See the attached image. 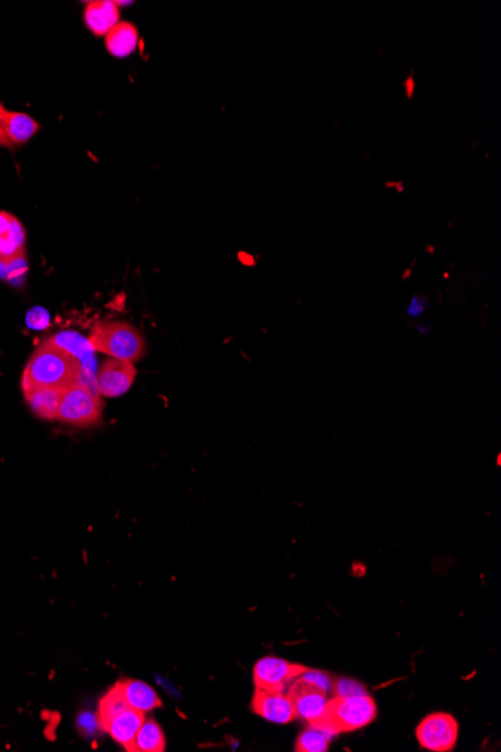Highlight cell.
Returning a JSON list of instances; mask_svg holds the SVG:
<instances>
[{
	"mask_svg": "<svg viewBox=\"0 0 501 752\" xmlns=\"http://www.w3.org/2000/svg\"><path fill=\"white\" fill-rule=\"evenodd\" d=\"M83 377L80 361L48 338L36 347L27 361L21 388L23 391L50 388L65 392L83 383Z\"/></svg>",
	"mask_w": 501,
	"mask_h": 752,
	"instance_id": "obj_1",
	"label": "cell"
},
{
	"mask_svg": "<svg viewBox=\"0 0 501 752\" xmlns=\"http://www.w3.org/2000/svg\"><path fill=\"white\" fill-rule=\"evenodd\" d=\"M332 691L335 692V697H353V695L368 694L365 686L350 679L335 680L332 683Z\"/></svg>",
	"mask_w": 501,
	"mask_h": 752,
	"instance_id": "obj_21",
	"label": "cell"
},
{
	"mask_svg": "<svg viewBox=\"0 0 501 752\" xmlns=\"http://www.w3.org/2000/svg\"><path fill=\"white\" fill-rule=\"evenodd\" d=\"M87 340L93 352L104 353L131 364L140 361L146 350V341L141 332L129 323L117 320L96 323Z\"/></svg>",
	"mask_w": 501,
	"mask_h": 752,
	"instance_id": "obj_2",
	"label": "cell"
},
{
	"mask_svg": "<svg viewBox=\"0 0 501 752\" xmlns=\"http://www.w3.org/2000/svg\"><path fill=\"white\" fill-rule=\"evenodd\" d=\"M50 340L65 349L66 352L71 353L74 358H77L80 361L81 368H83V373L90 377L95 359H93V349L90 347L87 338L81 337L74 331H62L54 334L53 337H50Z\"/></svg>",
	"mask_w": 501,
	"mask_h": 752,
	"instance_id": "obj_17",
	"label": "cell"
},
{
	"mask_svg": "<svg viewBox=\"0 0 501 752\" xmlns=\"http://www.w3.org/2000/svg\"><path fill=\"white\" fill-rule=\"evenodd\" d=\"M128 704L123 700L122 695L119 694L114 686H111L98 703V710H96V721H98L99 730H104L105 725L117 715V713L123 712L128 709Z\"/></svg>",
	"mask_w": 501,
	"mask_h": 752,
	"instance_id": "obj_20",
	"label": "cell"
},
{
	"mask_svg": "<svg viewBox=\"0 0 501 752\" xmlns=\"http://www.w3.org/2000/svg\"><path fill=\"white\" fill-rule=\"evenodd\" d=\"M426 308V299L423 298V296H414L413 301H411L410 307H408L407 313L410 314L411 317H417L419 314L423 313V310Z\"/></svg>",
	"mask_w": 501,
	"mask_h": 752,
	"instance_id": "obj_23",
	"label": "cell"
},
{
	"mask_svg": "<svg viewBox=\"0 0 501 752\" xmlns=\"http://www.w3.org/2000/svg\"><path fill=\"white\" fill-rule=\"evenodd\" d=\"M287 695L293 703L297 719L311 724V722L320 721L326 715L327 701H329L326 692L309 685L305 680L297 677L288 688Z\"/></svg>",
	"mask_w": 501,
	"mask_h": 752,
	"instance_id": "obj_8",
	"label": "cell"
},
{
	"mask_svg": "<svg viewBox=\"0 0 501 752\" xmlns=\"http://www.w3.org/2000/svg\"><path fill=\"white\" fill-rule=\"evenodd\" d=\"M0 127L14 148L32 140L41 130V124L23 112H12L0 103Z\"/></svg>",
	"mask_w": 501,
	"mask_h": 752,
	"instance_id": "obj_13",
	"label": "cell"
},
{
	"mask_svg": "<svg viewBox=\"0 0 501 752\" xmlns=\"http://www.w3.org/2000/svg\"><path fill=\"white\" fill-rule=\"evenodd\" d=\"M299 679L305 680L309 685L315 686V688L326 692V694L332 691V680H330V677L326 673H321V671L306 668L305 673L300 674Z\"/></svg>",
	"mask_w": 501,
	"mask_h": 752,
	"instance_id": "obj_22",
	"label": "cell"
},
{
	"mask_svg": "<svg viewBox=\"0 0 501 752\" xmlns=\"http://www.w3.org/2000/svg\"><path fill=\"white\" fill-rule=\"evenodd\" d=\"M252 710L272 724H288L296 721L293 703L287 692L267 691L255 688L251 703Z\"/></svg>",
	"mask_w": 501,
	"mask_h": 752,
	"instance_id": "obj_9",
	"label": "cell"
},
{
	"mask_svg": "<svg viewBox=\"0 0 501 752\" xmlns=\"http://www.w3.org/2000/svg\"><path fill=\"white\" fill-rule=\"evenodd\" d=\"M140 35L132 23L120 22L105 35V49L114 58H128L137 50Z\"/></svg>",
	"mask_w": 501,
	"mask_h": 752,
	"instance_id": "obj_15",
	"label": "cell"
},
{
	"mask_svg": "<svg viewBox=\"0 0 501 752\" xmlns=\"http://www.w3.org/2000/svg\"><path fill=\"white\" fill-rule=\"evenodd\" d=\"M26 256V230L15 215L0 211V263L14 265Z\"/></svg>",
	"mask_w": 501,
	"mask_h": 752,
	"instance_id": "obj_10",
	"label": "cell"
},
{
	"mask_svg": "<svg viewBox=\"0 0 501 752\" xmlns=\"http://www.w3.org/2000/svg\"><path fill=\"white\" fill-rule=\"evenodd\" d=\"M86 28L96 37H105L120 23L119 7L113 0H92L84 10Z\"/></svg>",
	"mask_w": 501,
	"mask_h": 752,
	"instance_id": "obj_14",
	"label": "cell"
},
{
	"mask_svg": "<svg viewBox=\"0 0 501 752\" xmlns=\"http://www.w3.org/2000/svg\"><path fill=\"white\" fill-rule=\"evenodd\" d=\"M459 727L449 713H431L420 721L416 737L423 749L434 752H449L455 748Z\"/></svg>",
	"mask_w": 501,
	"mask_h": 752,
	"instance_id": "obj_5",
	"label": "cell"
},
{
	"mask_svg": "<svg viewBox=\"0 0 501 752\" xmlns=\"http://www.w3.org/2000/svg\"><path fill=\"white\" fill-rule=\"evenodd\" d=\"M24 398L29 404L33 415L45 421H53L57 418L60 401H62L63 391L50 388L27 389L23 391Z\"/></svg>",
	"mask_w": 501,
	"mask_h": 752,
	"instance_id": "obj_16",
	"label": "cell"
},
{
	"mask_svg": "<svg viewBox=\"0 0 501 752\" xmlns=\"http://www.w3.org/2000/svg\"><path fill=\"white\" fill-rule=\"evenodd\" d=\"M306 667L276 656H264L252 670L255 688L267 689V691L287 692L291 683L305 673Z\"/></svg>",
	"mask_w": 501,
	"mask_h": 752,
	"instance_id": "obj_6",
	"label": "cell"
},
{
	"mask_svg": "<svg viewBox=\"0 0 501 752\" xmlns=\"http://www.w3.org/2000/svg\"><path fill=\"white\" fill-rule=\"evenodd\" d=\"M167 749L164 731L153 719H144L134 740L132 752H164Z\"/></svg>",
	"mask_w": 501,
	"mask_h": 752,
	"instance_id": "obj_19",
	"label": "cell"
},
{
	"mask_svg": "<svg viewBox=\"0 0 501 752\" xmlns=\"http://www.w3.org/2000/svg\"><path fill=\"white\" fill-rule=\"evenodd\" d=\"M0 148L14 149V146H12V143L9 142L8 137H6L5 131L2 130V127H0Z\"/></svg>",
	"mask_w": 501,
	"mask_h": 752,
	"instance_id": "obj_24",
	"label": "cell"
},
{
	"mask_svg": "<svg viewBox=\"0 0 501 752\" xmlns=\"http://www.w3.org/2000/svg\"><path fill=\"white\" fill-rule=\"evenodd\" d=\"M377 716V704L365 695H353V697H333L327 701L324 721L336 731L347 733L371 724Z\"/></svg>",
	"mask_w": 501,
	"mask_h": 752,
	"instance_id": "obj_4",
	"label": "cell"
},
{
	"mask_svg": "<svg viewBox=\"0 0 501 752\" xmlns=\"http://www.w3.org/2000/svg\"><path fill=\"white\" fill-rule=\"evenodd\" d=\"M113 686L132 709L147 713L162 707V700L158 692L152 686L147 685L146 682L129 679L128 677V679L117 680Z\"/></svg>",
	"mask_w": 501,
	"mask_h": 752,
	"instance_id": "obj_12",
	"label": "cell"
},
{
	"mask_svg": "<svg viewBox=\"0 0 501 752\" xmlns=\"http://www.w3.org/2000/svg\"><path fill=\"white\" fill-rule=\"evenodd\" d=\"M137 370L131 362L108 359L96 373V389L105 398L122 397L134 385Z\"/></svg>",
	"mask_w": 501,
	"mask_h": 752,
	"instance_id": "obj_7",
	"label": "cell"
},
{
	"mask_svg": "<svg viewBox=\"0 0 501 752\" xmlns=\"http://www.w3.org/2000/svg\"><path fill=\"white\" fill-rule=\"evenodd\" d=\"M146 719V713L140 710L128 709L117 713L110 722L104 727V733H107L114 742L119 743L123 749L132 752L134 749V740L140 730L141 724Z\"/></svg>",
	"mask_w": 501,
	"mask_h": 752,
	"instance_id": "obj_11",
	"label": "cell"
},
{
	"mask_svg": "<svg viewBox=\"0 0 501 752\" xmlns=\"http://www.w3.org/2000/svg\"><path fill=\"white\" fill-rule=\"evenodd\" d=\"M336 734L321 722H311L297 737L294 751L326 752Z\"/></svg>",
	"mask_w": 501,
	"mask_h": 752,
	"instance_id": "obj_18",
	"label": "cell"
},
{
	"mask_svg": "<svg viewBox=\"0 0 501 752\" xmlns=\"http://www.w3.org/2000/svg\"><path fill=\"white\" fill-rule=\"evenodd\" d=\"M104 410V401L95 389L78 383L63 392L57 421L69 427H92L99 424Z\"/></svg>",
	"mask_w": 501,
	"mask_h": 752,
	"instance_id": "obj_3",
	"label": "cell"
}]
</instances>
